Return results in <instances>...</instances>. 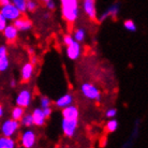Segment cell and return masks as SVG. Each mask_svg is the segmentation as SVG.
Returning <instances> with one entry per match:
<instances>
[{
    "instance_id": "8d00e7d4",
    "label": "cell",
    "mask_w": 148,
    "mask_h": 148,
    "mask_svg": "<svg viewBox=\"0 0 148 148\" xmlns=\"http://www.w3.org/2000/svg\"><path fill=\"white\" fill-rule=\"evenodd\" d=\"M41 2H43V3H45V2H46V1H47V0H40Z\"/></svg>"
},
{
    "instance_id": "2e32d148",
    "label": "cell",
    "mask_w": 148,
    "mask_h": 148,
    "mask_svg": "<svg viewBox=\"0 0 148 148\" xmlns=\"http://www.w3.org/2000/svg\"><path fill=\"white\" fill-rule=\"evenodd\" d=\"M61 116L63 118H79L78 108L74 104H71L61 110Z\"/></svg>"
},
{
    "instance_id": "ac0fdd59",
    "label": "cell",
    "mask_w": 148,
    "mask_h": 148,
    "mask_svg": "<svg viewBox=\"0 0 148 148\" xmlns=\"http://www.w3.org/2000/svg\"><path fill=\"white\" fill-rule=\"evenodd\" d=\"M21 126L25 127V128H31L34 126V120H32V116L31 113H25L21 120H19Z\"/></svg>"
},
{
    "instance_id": "74e56055",
    "label": "cell",
    "mask_w": 148,
    "mask_h": 148,
    "mask_svg": "<svg viewBox=\"0 0 148 148\" xmlns=\"http://www.w3.org/2000/svg\"><path fill=\"white\" fill-rule=\"evenodd\" d=\"M26 1H27V0H26Z\"/></svg>"
},
{
    "instance_id": "4dcf8cb0",
    "label": "cell",
    "mask_w": 148,
    "mask_h": 148,
    "mask_svg": "<svg viewBox=\"0 0 148 148\" xmlns=\"http://www.w3.org/2000/svg\"><path fill=\"white\" fill-rule=\"evenodd\" d=\"M42 111H43V113H44L45 117H46V118H49L53 113V108H52V106H47V108H42Z\"/></svg>"
},
{
    "instance_id": "cb8c5ba5",
    "label": "cell",
    "mask_w": 148,
    "mask_h": 148,
    "mask_svg": "<svg viewBox=\"0 0 148 148\" xmlns=\"http://www.w3.org/2000/svg\"><path fill=\"white\" fill-rule=\"evenodd\" d=\"M39 8V4L36 0H27L26 2V12L29 13H34L37 11V9Z\"/></svg>"
},
{
    "instance_id": "5bb4252c",
    "label": "cell",
    "mask_w": 148,
    "mask_h": 148,
    "mask_svg": "<svg viewBox=\"0 0 148 148\" xmlns=\"http://www.w3.org/2000/svg\"><path fill=\"white\" fill-rule=\"evenodd\" d=\"M118 13H119V4L118 3H114L112 4L111 7L106 9L105 11L101 14V16L99 17V22L102 23L104 21H106L108 17H113V18H116L117 16H118Z\"/></svg>"
},
{
    "instance_id": "484cf974",
    "label": "cell",
    "mask_w": 148,
    "mask_h": 148,
    "mask_svg": "<svg viewBox=\"0 0 148 148\" xmlns=\"http://www.w3.org/2000/svg\"><path fill=\"white\" fill-rule=\"evenodd\" d=\"M47 106H52V100L47 96H41L40 97V108H44Z\"/></svg>"
},
{
    "instance_id": "30bf717a",
    "label": "cell",
    "mask_w": 148,
    "mask_h": 148,
    "mask_svg": "<svg viewBox=\"0 0 148 148\" xmlns=\"http://www.w3.org/2000/svg\"><path fill=\"white\" fill-rule=\"evenodd\" d=\"M83 10L89 19H97L96 0H83Z\"/></svg>"
},
{
    "instance_id": "6da1fadb",
    "label": "cell",
    "mask_w": 148,
    "mask_h": 148,
    "mask_svg": "<svg viewBox=\"0 0 148 148\" xmlns=\"http://www.w3.org/2000/svg\"><path fill=\"white\" fill-rule=\"evenodd\" d=\"M60 9L63 19L68 24H74L79 16V2L78 0H59Z\"/></svg>"
},
{
    "instance_id": "8fae6325",
    "label": "cell",
    "mask_w": 148,
    "mask_h": 148,
    "mask_svg": "<svg viewBox=\"0 0 148 148\" xmlns=\"http://www.w3.org/2000/svg\"><path fill=\"white\" fill-rule=\"evenodd\" d=\"M34 73V64L30 62H26L21 69V81L22 83H28L32 78Z\"/></svg>"
},
{
    "instance_id": "4316f807",
    "label": "cell",
    "mask_w": 148,
    "mask_h": 148,
    "mask_svg": "<svg viewBox=\"0 0 148 148\" xmlns=\"http://www.w3.org/2000/svg\"><path fill=\"white\" fill-rule=\"evenodd\" d=\"M117 113H118V112H117L116 108H108V111L105 112V117H106V118H115Z\"/></svg>"
},
{
    "instance_id": "e0dca14e",
    "label": "cell",
    "mask_w": 148,
    "mask_h": 148,
    "mask_svg": "<svg viewBox=\"0 0 148 148\" xmlns=\"http://www.w3.org/2000/svg\"><path fill=\"white\" fill-rule=\"evenodd\" d=\"M16 146L17 142L13 137L4 136V135L0 136V148H15Z\"/></svg>"
},
{
    "instance_id": "d4e9b609",
    "label": "cell",
    "mask_w": 148,
    "mask_h": 148,
    "mask_svg": "<svg viewBox=\"0 0 148 148\" xmlns=\"http://www.w3.org/2000/svg\"><path fill=\"white\" fill-rule=\"evenodd\" d=\"M123 27H125V29H127L130 32H135L137 29L136 24L132 19H127V21H125L123 22Z\"/></svg>"
},
{
    "instance_id": "603a6c76",
    "label": "cell",
    "mask_w": 148,
    "mask_h": 148,
    "mask_svg": "<svg viewBox=\"0 0 148 148\" xmlns=\"http://www.w3.org/2000/svg\"><path fill=\"white\" fill-rule=\"evenodd\" d=\"M11 2L22 12L23 14L26 13V0H11Z\"/></svg>"
},
{
    "instance_id": "d6a6232c",
    "label": "cell",
    "mask_w": 148,
    "mask_h": 148,
    "mask_svg": "<svg viewBox=\"0 0 148 148\" xmlns=\"http://www.w3.org/2000/svg\"><path fill=\"white\" fill-rule=\"evenodd\" d=\"M11 2V0H0V7H3V5H7Z\"/></svg>"
},
{
    "instance_id": "836d02e7",
    "label": "cell",
    "mask_w": 148,
    "mask_h": 148,
    "mask_svg": "<svg viewBox=\"0 0 148 148\" xmlns=\"http://www.w3.org/2000/svg\"><path fill=\"white\" fill-rule=\"evenodd\" d=\"M30 62L36 66V64H37V62H38L37 57H36V56H32V57H31V59H30Z\"/></svg>"
},
{
    "instance_id": "7402d4cb",
    "label": "cell",
    "mask_w": 148,
    "mask_h": 148,
    "mask_svg": "<svg viewBox=\"0 0 148 148\" xmlns=\"http://www.w3.org/2000/svg\"><path fill=\"white\" fill-rule=\"evenodd\" d=\"M10 67V60L8 56H0V72H5Z\"/></svg>"
},
{
    "instance_id": "5b68a950",
    "label": "cell",
    "mask_w": 148,
    "mask_h": 148,
    "mask_svg": "<svg viewBox=\"0 0 148 148\" xmlns=\"http://www.w3.org/2000/svg\"><path fill=\"white\" fill-rule=\"evenodd\" d=\"M79 118H63L61 119V130L66 137H73L77 131Z\"/></svg>"
},
{
    "instance_id": "9c48e42d",
    "label": "cell",
    "mask_w": 148,
    "mask_h": 148,
    "mask_svg": "<svg viewBox=\"0 0 148 148\" xmlns=\"http://www.w3.org/2000/svg\"><path fill=\"white\" fill-rule=\"evenodd\" d=\"M67 57L70 60H77L82 54V46L81 43H78L74 40L71 44L67 45V51H66Z\"/></svg>"
},
{
    "instance_id": "3957f363",
    "label": "cell",
    "mask_w": 148,
    "mask_h": 148,
    "mask_svg": "<svg viewBox=\"0 0 148 148\" xmlns=\"http://www.w3.org/2000/svg\"><path fill=\"white\" fill-rule=\"evenodd\" d=\"M19 128H21V123L18 120H15L13 118L5 119L0 127V131H1V135L4 136H10L13 137L16 135V133L18 132Z\"/></svg>"
},
{
    "instance_id": "ba28073f",
    "label": "cell",
    "mask_w": 148,
    "mask_h": 148,
    "mask_svg": "<svg viewBox=\"0 0 148 148\" xmlns=\"http://www.w3.org/2000/svg\"><path fill=\"white\" fill-rule=\"evenodd\" d=\"M2 34H3V37L8 43L13 44V43L16 42L17 38H18L19 31L13 24H8L5 28L3 29V31H2Z\"/></svg>"
},
{
    "instance_id": "f1b7e54d",
    "label": "cell",
    "mask_w": 148,
    "mask_h": 148,
    "mask_svg": "<svg viewBox=\"0 0 148 148\" xmlns=\"http://www.w3.org/2000/svg\"><path fill=\"white\" fill-rule=\"evenodd\" d=\"M8 21L5 18H4V16L1 13H0V32H2L3 31V29L5 28V26L8 25Z\"/></svg>"
},
{
    "instance_id": "1f68e13d",
    "label": "cell",
    "mask_w": 148,
    "mask_h": 148,
    "mask_svg": "<svg viewBox=\"0 0 148 148\" xmlns=\"http://www.w3.org/2000/svg\"><path fill=\"white\" fill-rule=\"evenodd\" d=\"M0 56H8L7 45H0Z\"/></svg>"
},
{
    "instance_id": "277c9868",
    "label": "cell",
    "mask_w": 148,
    "mask_h": 148,
    "mask_svg": "<svg viewBox=\"0 0 148 148\" xmlns=\"http://www.w3.org/2000/svg\"><path fill=\"white\" fill-rule=\"evenodd\" d=\"M37 133L31 128H27L19 135V146L24 148H32L37 144Z\"/></svg>"
},
{
    "instance_id": "7c38bea8",
    "label": "cell",
    "mask_w": 148,
    "mask_h": 148,
    "mask_svg": "<svg viewBox=\"0 0 148 148\" xmlns=\"http://www.w3.org/2000/svg\"><path fill=\"white\" fill-rule=\"evenodd\" d=\"M13 25L17 28L18 31H23V32L28 31V30H30L32 28V22L28 17L24 16V14L21 17H18L17 19H15L14 22H13Z\"/></svg>"
},
{
    "instance_id": "ffe728a7",
    "label": "cell",
    "mask_w": 148,
    "mask_h": 148,
    "mask_svg": "<svg viewBox=\"0 0 148 148\" xmlns=\"http://www.w3.org/2000/svg\"><path fill=\"white\" fill-rule=\"evenodd\" d=\"M73 39L76 42H78V43H82L83 41L85 40L86 38V31L84 28H77V29L74 30V34H73Z\"/></svg>"
},
{
    "instance_id": "f546056e",
    "label": "cell",
    "mask_w": 148,
    "mask_h": 148,
    "mask_svg": "<svg viewBox=\"0 0 148 148\" xmlns=\"http://www.w3.org/2000/svg\"><path fill=\"white\" fill-rule=\"evenodd\" d=\"M45 7L47 8L49 11H54V10H56V2L54 0H47L45 2Z\"/></svg>"
},
{
    "instance_id": "44dd1931",
    "label": "cell",
    "mask_w": 148,
    "mask_h": 148,
    "mask_svg": "<svg viewBox=\"0 0 148 148\" xmlns=\"http://www.w3.org/2000/svg\"><path fill=\"white\" fill-rule=\"evenodd\" d=\"M25 113H26V112H25V108H21V106H17V105H16L11 112V118L19 121Z\"/></svg>"
},
{
    "instance_id": "8992f818",
    "label": "cell",
    "mask_w": 148,
    "mask_h": 148,
    "mask_svg": "<svg viewBox=\"0 0 148 148\" xmlns=\"http://www.w3.org/2000/svg\"><path fill=\"white\" fill-rule=\"evenodd\" d=\"M0 13L3 15L4 18L7 19L8 22H12V23L23 15L22 12L19 11L18 9L15 7L12 2H10L7 5L0 7Z\"/></svg>"
},
{
    "instance_id": "d590c367",
    "label": "cell",
    "mask_w": 148,
    "mask_h": 148,
    "mask_svg": "<svg viewBox=\"0 0 148 148\" xmlns=\"http://www.w3.org/2000/svg\"><path fill=\"white\" fill-rule=\"evenodd\" d=\"M10 85H11V87H15V86H16V82H15V79H12Z\"/></svg>"
},
{
    "instance_id": "52a82bcc",
    "label": "cell",
    "mask_w": 148,
    "mask_h": 148,
    "mask_svg": "<svg viewBox=\"0 0 148 148\" xmlns=\"http://www.w3.org/2000/svg\"><path fill=\"white\" fill-rule=\"evenodd\" d=\"M32 102V92L29 89H22L15 98V104L23 108H28Z\"/></svg>"
},
{
    "instance_id": "7a4b0ae2",
    "label": "cell",
    "mask_w": 148,
    "mask_h": 148,
    "mask_svg": "<svg viewBox=\"0 0 148 148\" xmlns=\"http://www.w3.org/2000/svg\"><path fill=\"white\" fill-rule=\"evenodd\" d=\"M81 92L86 99L91 101L100 102L102 98L100 89L92 83H83L81 85Z\"/></svg>"
},
{
    "instance_id": "9a60e30c",
    "label": "cell",
    "mask_w": 148,
    "mask_h": 148,
    "mask_svg": "<svg viewBox=\"0 0 148 148\" xmlns=\"http://www.w3.org/2000/svg\"><path fill=\"white\" fill-rule=\"evenodd\" d=\"M73 102H74L73 95H71V93H64V95L60 96L55 101V106L57 108L62 110V108H67V106H69L71 104H73Z\"/></svg>"
},
{
    "instance_id": "83f0119b",
    "label": "cell",
    "mask_w": 148,
    "mask_h": 148,
    "mask_svg": "<svg viewBox=\"0 0 148 148\" xmlns=\"http://www.w3.org/2000/svg\"><path fill=\"white\" fill-rule=\"evenodd\" d=\"M74 41V39H73V37L71 36V34H64L63 36V38H62V42H63V44L66 45H69V44H71L72 42Z\"/></svg>"
},
{
    "instance_id": "e575fe53",
    "label": "cell",
    "mask_w": 148,
    "mask_h": 148,
    "mask_svg": "<svg viewBox=\"0 0 148 148\" xmlns=\"http://www.w3.org/2000/svg\"><path fill=\"white\" fill-rule=\"evenodd\" d=\"M4 115V110H3V106L0 104V118H2Z\"/></svg>"
},
{
    "instance_id": "4fadbf2b",
    "label": "cell",
    "mask_w": 148,
    "mask_h": 148,
    "mask_svg": "<svg viewBox=\"0 0 148 148\" xmlns=\"http://www.w3.org/2000/svg\"><path fill=\"white\" fill-rule=\"evenodd\" d=\"M31 116H32V120H34V126L43 127L46 123L47 118L45 117L44 113H43L41 108H34V111H32V113H31Z\"/></svg>"
},
{
    "instance_id": "d6986e66",
    "label": "cell",
    "mask_w": 148,
    "mask_h": 148,
    "mask_svg": "<svg viewBox=\"0 0 148 148\" xmlns=\"http://www.w3.org/2000/svg\"><path fill=\"white\" fill-rule=\"evenodd\" d=\"M117 129H118V121L115 118H108V122L105 123L106 133H114Z\"/></svg>"
}]
</instances>
